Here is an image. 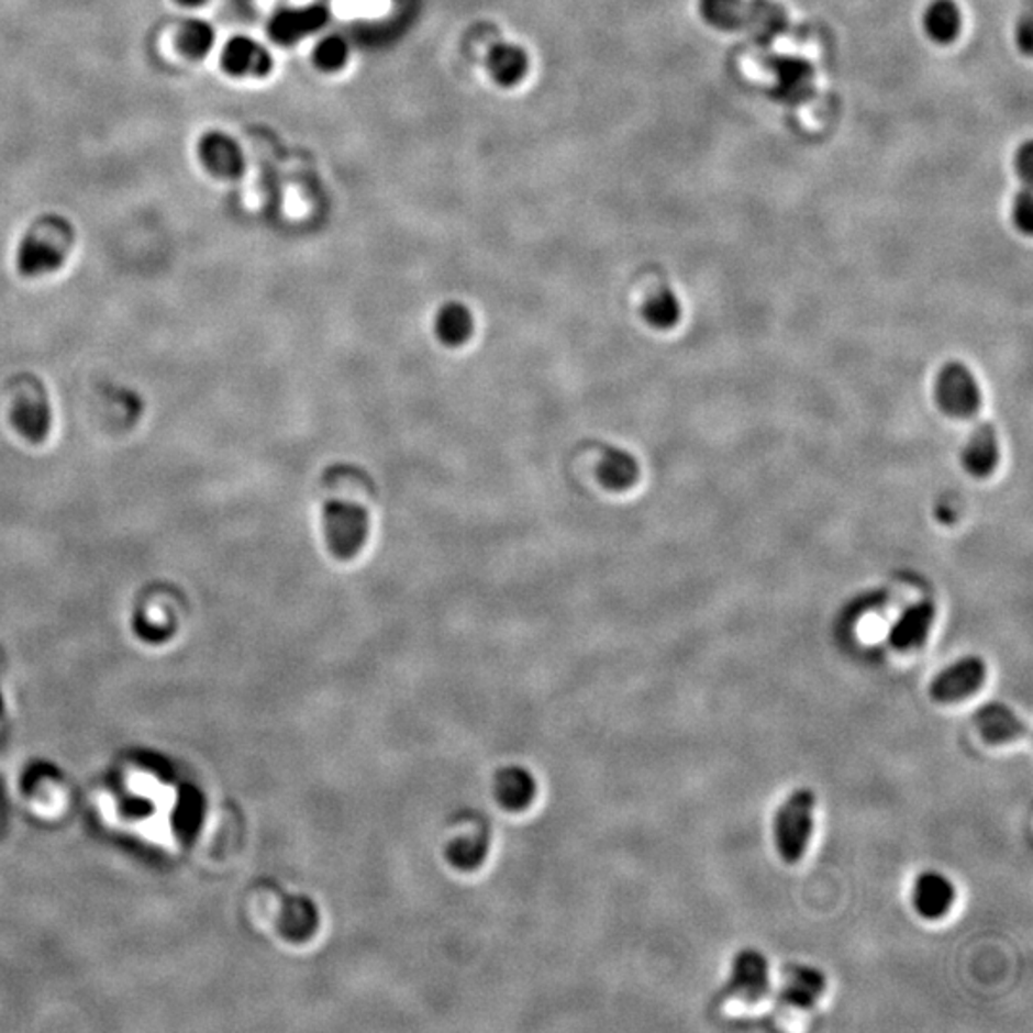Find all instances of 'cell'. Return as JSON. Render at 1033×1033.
Here are the masks:
<instances>
[{
  "label": "cell",
  "instance_id": "cell-1",
  "mask_svg": "<svg viewBox=\"0 0 1033 1033\" xmlns=\"http://www.w3.org/2000/svg\"><path fill=\"white\" fill-rule=\"evenodd\" d=\"M813 812V790L798 789L785 800L775 815V844L785 864L797 865L806 856L812 842Z\"/></svg>",
  "mask_w": 1033,
  "mask_h": 1033
},
{
  "label": "cell",
  "instance_id": "cell-2",
  "mask_svg": "<svg viewBox=\"0 0 1033 1033\" xmlns=\"http://www.w3.org/2000/svg\"><path fill=\"white\" fill-rule=\"evenodd\" d=\"M325 540L332 554L340 559H353L360 554L369 534L368 511L355 502L332 500L322 511Z\"/></svg>",
  "mask_w": 1033,
  "mask_h": 1033
},
{
  "label": "cell",
  "instance_id": "cell-3",
  "mask_svg": "<svg viewBox=\"0 0 1033 1033\" xmlns=\"http://www.w3.org/2000/svg\"><path fill=\"white\" fill-rule=\"evenodd\" d=\"M934 397L937 408L955 420H968L981 407L980 385L963 362H947L937 371Z\"/></svg>",
  "mask_w": 1033,
  "mask_h": 1033
},
{
  "label": "cell",
  "instance_id": "cell-4",
  "mask_svg": "<svg viewBox=\"0 0 1033 1033\" xmlns=\"http://www.w3.org/2000/svg\"><path fill=\"white\" fill-rule=\"evenodd\" d=\"M988 678V666L980 657H965L955 660L942 671H937L930 684V697L940 704L967 701L978 693Z\"/></svg>",
  "mask_w": 1033,
  "mask_h": 1033
},
{
  "label": "cell",
  "instance_id": "cell-5",
  "mask_svg": "<svg viewBox=\"0 0 1033 1033\" xmlns=\"http://www.w3.org/2000/svg\"><path fill=\"white\" fill-rule=\"evenodd\" d=\"M771 989L769 963L764 953L743 949L735 955L725 997L745 1004L760 1003Z\"/></svg>",
  "mask_w": 1033,
  "mask_h": 1033
},
{
  "label": "cell",
  "instance_id": "cell-6",
  "mask_svg": "<svg viewBox=\"0 0 1033 1033\" xmlns=\"http://www.w3.org/2000/svg\"><path fill=\"white\" fill-rule=\"evenodd\" d=\"M975 725L986 745L999 746L1028 737V725L1003 702H989L978 709Z\"/></svg>",
  "mask_w": 1033,
  "mask_h": 1033
},
{
  "label": "cell",
  "instance_id": "cell-7",
  "mask_svg": "<svg viewBox=\"0 0 1033 1033\" xmlns=\"http://www.w3.org/2000/svg\"><path fill=\"white\" fill-rule=\"evenodd\" d=\"M955 898H957L955 886L942 873H921L915 880L913 906L923 919L937 921L947 915L955 903Z\"/></svg>",
  "mask_w": 1033,
  "mask_h": 1033
},
{
  "label": "cell",
  "instance_id": "cell-8",
  "mask_svg": "<svg viewBox=\"0 0 1033 1033\" xmlns=\"http://www.w3.org/2000/svg\"><path fill=\"white\" fill-rule=\"evenodd\" d=\"M936 619V607L932 601H919L896 620L888 640L893 649L913 651L929 640L930 630Z\"/></svg>",
  "mask_w": 1033,
  "mask_h": 1033
},
{
  "label": "cell",
  "instance_id": "cell-9",
  "mask_svg": "<svg viewBox=\"0 0 1033 1033\" xmlns=\"http://www.w3.org/2000/svg\"><path fill=\"white\" fill-rule=\"evenodd\" d=\"M200 155L203 165L216 177L240 178L244 173V154L226 134H206L200 142Z\"/></svg>",
  "mask_w": 1033,
  "mask_h": 1033
},
{
  "label": "cell",
  "instance_id": "cell-10",
  "mask_svg": "<svg viewBox=\"0 0 1033 1033\" xmlns=\"http://www.w3.org/2000/svg\"><path fill=\"white\" fill-rule=\"evenodd\" d=\"M224 71L230 75L265 77L273 69V58L263 46L247 37H234L224 46L221 58Z\"/></svg>",
  "mask_w": 1033,
  "mask_h": 1033
},
{
  "label": "cell",
  "instance_id": "cell-11",
  "mask_svg": "<svg viewBox=\"0 0 1033 1033\" xmlns=\"http://www.w3.org/2000/svg\"><path fill=\"white\" fill-rule=\"evenodd\" d=\"M999 459H1001V451H999L996 427L986 421L978 425L968 438L965 452H963V465L973 477L986 479L996 471Z\"/></svg>",
  "mask_w": 1033,
  "mask_h": 1033
},
{
  "label": "cell",
  "instance_id": "cell-12",
  "mask_svg": "<svg viewBox=\"0 0 1033 1033\" xmlns=\"http://www.w3.org/2000/svg\"><path fill=\"white\" fill-rule=\"evenodd\" d=\"M496 800L510 812H521L532 804L536 797V781L531 771L519 766L503 768L496 774Z\"/></svg>",
  "mask_w": 1033,
  "mask_h": 1033
},
{
  "label": "cell",
  "instance_id": "cell-13",
  "mask_svg": "<svg viewBox=\"0 0 1033 1033\" xmlns=\"http://www.w3.org/2000/svg\"><path fill=\"white\" fill-rule=\"evenodd\" d=\"M325 10L322 7H310L304 10H288L280 12L270 22V37L280 43V45H293L299 38L307 37L310 33L320 30L324 25Z\"/></svg>",
  "mask_w": 1033,
  "mask_h": 1033
},
{
  "label": "cell",
  "instance_id": "cell-14",
  "mask_svg": "<svg viewBox=\"0 0 1033 1033\" xmlns=\"http://www.w3.org/2000/svg\"><path fill=\"white\" fill-rule=\"evenodd\" d=\"M923 30L932 43L952 45L963 31V12L955 0H932L924 8Z\"/></svg>",
  "mask_w": 1033,
  "mask_h": 1033
},
{
  "label": "cell",
  "instance_id": "cell-15",
  "mask_svg": "<svg viewBox=\"0 0 1033 1033\" xmlns=\"http://www.w3.org/2000/svg\"><path fill=\"white\" fill-rule=\"evenodd\" d=\"M825 993V978L820 970L795 967L790 970L781 991V1003L795 1009H812Z\"/></svg>",
  "mask_w": 1033,
  "mask_h": 1033
},
{
  "label": "cell",
  "instance_id": "cell-16",
  "mask_svg": "<svg viewBox=\"0 0 1033 1033\" xmlns=\"http://www.w3.org/2000/svg\"><path fill=\"white\" fill-rule=\"evenodd\" d=\"M599 482L613 492H624L640 480V464L622 448H607L598 465Z\"/></svg>",
  "mask_w": 1033,
  "mask_h": 1033
},
{
  "label": "cell",
  "instance_id": "cell-17",
  "mask_svg": "<svg viewBox=\"0 0 1033 1033\" xmlns=\"http://www.w3.org/2000/svg\"><path fill=\"white\" fill-rule=\"evenodd\" d=\"M475 322L471 310L462 303L444 304L435 320V333L446 347H462L471 340Z\"/></svg>",
  "mask_w": 1033,
  "mask_h": 1033
},
{
  "label": "cell",
  "instance_id": "cell-18",
  "mask_svg": "<svg viewBox=\"0 0 1033 1033\" xmlns=\"http://www.w3.org/2000/svg\"><path fill=\"white\" fill-rule=\"evenodd\" d=\"M488 69L496 82H500L502 87H513L526 75L529 58L519 46H496L488 56Z\"/></svg>",
  "mask_w": 1033,
  "mask_h": 1033
},
{
  "label": "cell",
  "instance_id": "cell-19",
  "mask_svg": "<svg viewBox=\"0 0 1033 1033\" xmlns=\"http://www.w3.org/2000/svg\"><path fill=\"white\" fill-rule=\"evenodd\" d=\"M643 318L655 330L666 332L679 324L681 320V303L678 296L668 286L658 288L643 304Z\"/></svg>",
  "mask_w": 1033,
  "mask_h": 1033
},
{
  "label": "cell",
  "instance_id": "cell-20",
  "mask_svg": "<svg viewBox=\"0 0 1033 1033\" xmlns=\"http://www.w3.org/2000/svg\"><path fill=\"white\" fill-rule=\"evenodd\" d=\"M488 849H490V844H488L487 834H473V836L452 842L446 849V856L456 869L475 871L487 862Z\"/></svg>",
  "mask_w": 1033,
  "mask_h": 1033
},
{
  "label": "cell",
  "instance_id": "cell-21",
  "mask_svg": "<svg viewBox=\"0 0 1033 1033\" xmlns=\"http://www.w3.org/2000/svg\"><path fill=\"white\" fill-rule=\"evenodd\" d=\"M288 911L286 932H288L289 937L299 940V942H307L310 936L316 934L318 924H320L316 903H312L307 898H299V900L291 901Z\"/></svg>",
  "mask_w": 1033,
  "mask_h": 1033
},
{
  "label": "cell",
  "instance_id": "cell-22",
  "mask_svg": "<svg viewBox=\"0 0 1033 1033\" xmlns=\"http://www.w3.org/2000/svg\"><path fill=\"white\" fill-rule=\"evenodd\" d=\"M214 45V31L209 23L201 20H190L185 23L178 35V48L185 56L192 59H200L211 51Z\"/></svg>",
  "mask_w": 1033,
  "mask_h": 1033
},
{
  "label": "cell",
  "instance_id": "cell-23",
  "mask_svg": "<svg viewBox=\"0 0 1033 1033\" xmlns=\"http://www.w3.org/2000/svg\"><path fill=\"white\" fill-rule=\"evenodd\" d=\"M59 260H62V255L56 249H52L51 245L43 244V242L27 240L22 245L20 266H22L23 273L35 274L52 270V268L59 265Z\"/></svg>",
  "mask_w": 1033,
  "mask_h": 1033
},
{
  "label": "cell",
  "instance_id": "cell-24",
  "mask_svg": "<svg viewBox=\"0 0 1033 1033\" xmlns=\"http://www.w3.org/2000/svg\"><path fill=\"white\" fill-rule=\"evenodd\" d=\"M347 58V43L340 37L324 38L322 43H318L316 51H314V64L322 71H337Z\"/></svg>",
  "mask_w": 1033,
  "mask_h": 1033
},
{
  "label": "cell",
  "instance_id": "cell-25",
  "mask_svg": "<svg viewBox=\"0 0 1033 1033\" xmlns=\"http://www.w3.org/2000/svg\"><path fill=\"white\" fill-rule=\"evenodd\" d=\"M738 7L741 0H702V14L707 15L710 25L730 27Z\"/></svg>",
  "mask_w": 1033,
  "mask_h": 1033
},
{
  "label": "cell",
  "instance_id": "cell-26",
  "mask_svg": "<svg viewBox=\"0 0 1033 1033\" xmlns=\"http://www.w3.org/2000/svg\"><path fill=\"white\" fill-rule=\"evenodd\" d=\"M1012 222L1014 226L1030 236L1033 230V200L1032 192L1024 188L1022 192L1017 193V198L1012 201Z\"/></svg>",
  "mask_w": 1033,
  "mask_h": 1033
},
{
  "label": "cell",
  "instance_id": "cell-27",
  "mask_svg": "<svg viewBox=\"0 0 1033 1033\" xmlns=\"http://www.w3.org/2000/svg\"><path fill=\"white\" fill-rule=\"evenodd\" d=\"M1032 142H1026L1022 144L1019 149H1017V155H1014V170L1022 180H1030L1032 178Z\"/></svg>",
  "mask_w": 1033,
  "mask_h": 1033
},
{
  "label": "cell",
  "instance_id": "cell-28",
  "mask_svg": "<svg viewBox=\"0 0 1033 1033\" xmlns=\"http://www.w3.org/2000/svg\"><path fill=\"white\" fill-rule=\"evenodd\" d=\"M1017 43H1019L1024 54H1030V51H1032V22H1030V18H1024V20L1019 23V27H1017Z\"/></svg>",
  "mask_w": 1033,
  "mask_h": 1033
},
{
  "label": "cell",
  "instance_id": "cell-29",
  "mask_svg": "<svg viewBox=\"0 0 1033 1033\" xmlns=\"http://www.w3.org/2000/svg\"><path fill=\"white\" fill-rule=\"evenodd\" d=\"M178 2H182L186 7H198V4H203L206 0H178Z\"/></svg>",
  "mask_w": 1033,
  "mask_h": 1033
}]
</instances>
